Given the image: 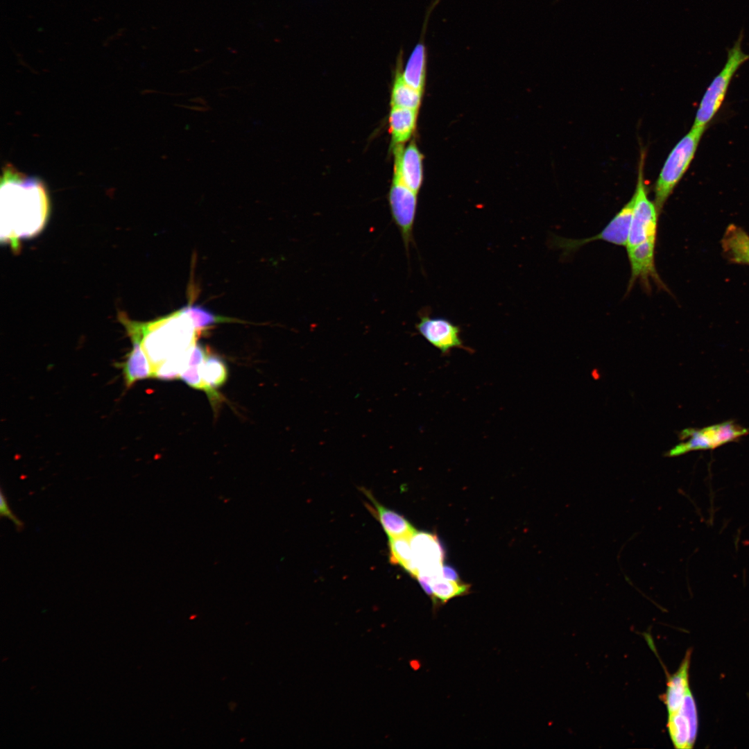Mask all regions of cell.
<instances>
[{
	"instance_id": "cell-23",
	"label": "cell",
	"mask_w": 749,
	"mask_h": 749,
	"mask_svg": "<svg viewBox=\"0 0 749 749\" xmlns=\"http://www.w3.org/2000/svg\"><path fill=\"white\" fill-rule=\"evenodd\" d=\"M410 538L388 537L389 559L392 564L402 567L413 576L414 567Z\"/></svg>"
},
{
	"instance_id": "cell-27",
	"label": "cell",
	"mask_w": 749,
	"mask_h": 749,
	"mask_svg": "<svg viewBox=\"0 0 749 749\" xmlns=\"http://www.w3.org/2000/svg\"><path fill=\"white\" fill-rule=\"evenodd\" d=\"M0 513L1 517H5L11 520L17 528H23L22 522L12 513L3 492L0 493Z\"/></svg>"
},
{
	"instance_id": "cell-16",
	"label": "cell",
	"mask_w": 749,
	"mask_h": 749,
	"mask_svg": "<svg viewBox=\"0 0 749 749\" xmlns=\"http://www.w3.org/2000/svg\"><path fill=\"white\" fill-rule=\"evenodd\" d=\"M202 379L209 390L208 398L213 405L221 402L222 397L217 389L222 387L228 378L227 366L225 361L209 350L200 366Z\"/></svg>"
},
{
	"instance_id": "cell-17",
	"label": "cell",
	"mask_w": 749,
	"mask_h": 749,
	"mask_svg": "<svg viewBox=\"0 0 749 749\" xmlns=\"http://www.w3.org/2000/svg\"><path fill=\"white\" fill-rule=\"evenodd\" d=\"M723 252L734 264L749 265V234L741 227L730 224L721 239Z\"/></svg>"
},
{
	"instance_id": "cell-18",
	"label": "cell",
	"mask_w": 749,
	"mask_h": 749,
	"mask_svg": "<svg viewBox=\"0 0 749 749\" xmlns=\"http://www.w3.org/2000/svg\"><path fill=\"white\" fill-rule=\"evenodd\" d=\"M417 111L409 108L392 107L389 123L393 144H402L411 137L416 125Z\"/></svg>"
},
{
	"instance_id": "cell-11",
	"label": "cell",
	"mask_w": 749,
	"mask_h": 749,
	"mask_svg": "<svg viewBox=\"0 0 749 749\" xmlns=\"http://www.w3.org/2000/svg\"><path fill=\"white\" fill-rule=\"evenodd\" d=\"M655 246L656 239H651L626 248L630 266V277L628 291L631 289L637 280L647 291L651 289V281L655 282L660 289L666 287L656 270L655 264Z\"/></svg>"
},
{
	"instance_id": "cell-20",
	"label": "cell",
	"mask_w": 749,
	"mask_h": 749,
	"mask_svg": "<svg viewBox=\"0 0 749 749\" xmlns=\"http://www.w3.org/2000/svg\"><path fill=\"white\" fill-rule=\"evenodd\" d=\"M427 49L420 42L413 49L402 72L404 81L413 88L422 92L427 70Z\"/></svg>"
},
{
	"instance_id": "cell-4",
	"label": "cell",
	"mask_w": 749,
	"mask_h": 749,
	"mask_svg": "<svg viewBox=\"0 0 749 749\" xmlns=\"http://www.w3.org/2000/svg\"><path fill=\"white\" fill-rule=\"evenodd\" d=\"M743 30L732 47L728 49L726 62L705 90L695 116L692 127L707 128L719 111L730 84L741 66L749 60V54L741 49Z\"/></svg>"
},
{
	"instance_id": "cell-14",
	"label": "cell",
	"mask_w": 749,
	"mask_h": 749,
	"mask_svg": "<svg viewBox=\"0 0 749 749\" xmlns=\"http://www.w3.org/2000/svg\"><path fill=\"white\" fill-rule=\"evenodd\" d=\"M365 495L372 503L366 507L381 524L388 537H411L415 529L402 515L382 506L366 489H362Z\"/></svg>"
},
{
	"instance_id": "cell-10",
	"label": "cell",
	"mask_w": 749,
	"mask_h": 749,
	"mask_svg": "<svg viewBox=\"0 0 749 749\" xmlns=\"http://www.w3.org/2000/svg\"><path fill=\"white\" fill-rule=\"evenodd\" d=\"M666 728L673 746L677 749H691L698 730V716L692 691L687 695L681 707L668 714Z\"/></svg>"
},
{
	"instance_id": "cell-9",
	"label": "cell",
	"mask_w": 749,
	"mask_h": 749,
	"mask_svg": "<svg viewBox=\"0 0 749 749\" xmlns=\"http://www.w3.org/2000/svg\"><path fill=\"white\" fill-rule=\"evenodd\" d=\"M632 198L615 214L607 225L597 234L583 239L554 238L553 244L565 253L574 251L581 246L595 241H603L614 245L626 246L632 218Z\"/></svg>"
},
{
	"instance_id": "cell-21",
	"label": "cell",
	"mask_w": 749,
	"mask_h": 749,
	"mask_svg": "<svg viewBox=\"0 0 749 749\" xmlns=\"http://www.w3.org/2000/svg\"><path fill=\"white\" fill-rule=\"evenodd\" d=\"M179 310L191 319L194 328L200 334L205 333L207 329L218 323L240 322L236 319L217 315L206 307L191 302L182 307Z\"/></svg>"
},
{
	"instance_id": "cell-8",
	"label": "cell",
	"mask_w": 749,
	"mask_h": 749,
	"mask_svg": "<svg viewBox=\"0 0 749 749\" xmlns=\"http://www.w3.org/2000/svg\"><path fill=\"white\" fill-rule=\"evenodd\" d=\"M420 320L415 325L417 332L444 356L449 355L454 348H460L472 352L460 338L461 329L449 320L442 317H431L429 311L421 312Z\"/></svg>"
},
{
	"instance_id": "cell-13",
	"label": "cell",
	"mask_w": 749,
	"mask_h": 749,
	"mask_svg": "<svg viewBox=\"0 0 749 749\" xmlns=\"http://www.w3.org/2000/svg\"><path fill=\"white\" fill-rule=\"evenodd\" d=\"M692 649L687 650L678 670L673 674L666 673V691L660 696L666 706L668 714L676 712L682 705L691 690L689 685V669Z\"/></svg>"
},
{
	"instance_id": "cell-12",
	"label": "cell",
	"mask_w": 749,
	"mask_h": 749,
	"mask_svg": "<svg viewBox=\"0 0 749 749\" xmlns=\"http://www.w3.org/2000/svg\"><path fill=\"white\" fill-rule=\"evenodd\" d=\"M394 173L408 188L417 193L422 182V155L414 143L406 148L395 145Z\"/></svg>"
},
{
	"instance_id": "cell-26",
	"label": "cell",
	"mask_w": 749,
	"mask_h": 749,
	"mask_svg": "<svg viewBox=\"0 0 749 749\" xmlns=\"http://www.w3.org/2000/svg\"><path fill=\"white\" fill-rule=\"evenodd\" d=\"M201 365H188L180 374V379L189 386L200 390L208 396L209 390L205 385L200 375Z\"/></svg>"
},
{
	"instance_id": "cell-24",
	"label": "cell",
	"mask_w": 749,
	"mask_h": 749,
	"mask_svg": "<svg viewBox=\"0 0 749 749\" xmlns=\"http://www.w3.org/2000/svg\"><path fill=\"white\" fill-rule=\"evenodd\" d=\"M191 347L173 355L158 365L153 370V378L165 381L180 379V374L188 365Z\"/></svg>"
},
{
	"instance_id": "cell-2",
	"label": "cell",
	"mask_w": 749,
	"mask_h": 749,
	"mask_svg": "<svg viewBox=\"0 0 749 749\" xmlns=\"http://www.w3.org/2000/svg\"><path fill=\"white\" fill-rule=\"evenodd\" d=\"M118 316L130 338L140 340L153 370L167 359L190 349L200 335L191 319L179 309L144 322L133 321L123 313Z\"/></svg>"
},
{
	"instance_id": "cell-15",
	"label": "cell",
	"mask_w": 749,
	"mask_h": 749,
	"mask_svg": "<svg viewBox=\"0 0 749 749\" xmlns=\"http://www.w3.org/2000/svg\"><path fill=\"white\" fill-rule=\"evenodd\" d=\"M130 339L132 342V350L126 355L124 361L117 363L122 370L127 388H130L139 380L153 377L152 366L140 340L137 338Z\"/></svg>"
},
{
	"instance_id": "cell-5",
	"label": "cell",
	"mask_w": 749,
	"mask_h": 749,
	"mask_svg": "<svg viewBox=\"0 0 749 749\" xmlns=\"http://www.w3.org/2000/svg\"><path fill=\"white\" fill-rule=\"evenodd\" d=\"M644 157L640 155L637 181L632 196V212L630 232L626 248L636 246L646 240L656 239L660 213L655 202L650 200L644 179Z\"/></svg>"
},
{
	"instance_id": "cell-3",
	"label": "cell",
	"mask_w": 749,
	"mask_h": 749,
	"mask_svg": "<svg viewBox=\"0 0 749 749\" xmlns=\"http://www.w3.org/2000/svg\"><path fill=\"white\" fill-rule=\"evenodd\" d=\"M707 128L691 127L668 155L656 180L655 203L660 214L667 199L688 170Z\"/></svg>"
},
{
	"instance_id": "cell-6",
	"label": "cell",
	"mask_w": 749,
	"mask_h": 749,
	"mask_svg": "<svg viewBox=\"0 0 749 749\" xmlns=\"http://www.w3.org/2000/svg\"><path fill=\"white\" fill-rule=\"evenodd\" d=\"M414 575L418 582L429 585L431 580L442 576L444 550L433 534L417 532L410 538Z\"/></svg>"
},
{
	"instance_id": "cell-22",
	"label": "cell",
	"mask_w": 749,
	"mask_h": 749,
	"mask_svg": "<svg viewBox=\"0 0 749 749\" xmlns=\"http://www.w3.org/2000/svg\"><path fill=\"white\" fill-rule=\"evenodd\" d=\"M711 449L732 441L747 433L748 431L731 422H725L702 429Z\"/></svg>"
},
{
	"instance_id": "cell-7",
	"label": "cell",
	"mask_w": 749,
	"mask_h": 749,
	"mask_svg": "<svg viewBox=\"0 0 749 749\" xmlns=\"http://www.w3.org/2000/svg\"><path fill=\"white\" fill-rule=\"evenodd\" d=\"M417 194L405 186L397 177L393 175L388 193L389 205L392 218L399 229L408 257L409 246L413 241Z\"/></svg>"
},
{
	"instance_id": "cell-25",
	"label": "cell",
	"mask_w": 749,
	"mask_h": 749,
	"mask_svg": "<svg viewBox=\"0 0 749 749\" xmlns=\"http://www.w3.org/2000/svg\"><path fill=\"white\" fill-rule=\"evenodd\" d=\"M429 585L434 603L437 600L441 603H445L454 597L467 594L470 589V585L467 584L447 580L443 577L431 580Z\"/></svg>"
},
{
	"instance_id": "cell-19",
	"label": "cell",
	"mask_w": 749,
	"mask_h": 749,
	"mask_svg": "<svg viewBox=\"0 0 749 749\" xmlns=\"http://www.w3.org/2000/svg\"><path fill=\"white\" fill-rule=\"evenodd\" d=\"M402 54L399 56L391 94L392 107L417 110L421 102L422 92L408 85L402 77Z\"/></svg>"
},
{
	"instance_id": "cell-1",
	"label": "cell",
	"mask_w": 749,
	"mask_h": 749,
	"mask_svg": "<svg viewBox=\"0 0 749 749\" xmlns=\"http://www.w3.org/2000/svg\"><path fill=\"white\" fill-rule=\"evenodd\" d=\"M1 241L17 250L20 241L44 228L50 200L43 181L19 171L11 164L3 168L0 188Z\"/></svg>"
},
{
	"instance_id": "cell-28",
	"label": "cell",
	"mask_w": 749,
	"mask_h": 749,
	"mask_svg": "<svg viewBox=\"0 0 749 749\" xmlns=\"http://www.w3.org/2000/svg\"><path fill=\"white\" fill-rule=\"evenodd\" d=\"M442 576L447 580L459 581L458 576L456 571L449 566H442Z\"/></svg>"
}]
</instances>
